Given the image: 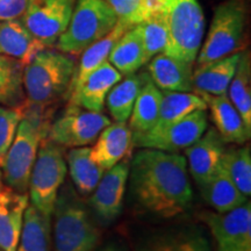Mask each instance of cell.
Masks as SVG:
<instances>
[{
	"instance_id": "obj_1",
	"label": "cell",
	"mask_w": 251,
	"mask_h": 251,
	"mask_svg": "<svg viewBox=\"0 0 251 251\" xmlns=\"http://www.w3.org/2000/svg\"><path fill=\"white\" fill-rule=\"evenodd\" d=\"M131 192L146 211L163 219L183 214L193 199L184 156L140 148L129 169Z\"/></svg>"
},
{
	"instance_id": "obj_2",
	"label": "cell",
	"mask_w": 251,
	"mask_h": 251,
	"mask_svg": "<svg viewBox=\"0 0 251 251\" xmlns=\"http://www.w3.org/2000/svg\"><path fill=\"white\" fill-rule=\"evenodd\" d=\"M76 63L70 55L45 48L24 68V90L28 101L51 106L70 89Z\"/></svg>"
},
{
	"instance_id": "obj_3",
	"label": "cell",
	"mask_w": 251,
	"mask_h": 251,
	"mask_svg": "<svg viewBox=\"0 0 251 251\" xmlns=\"http://www.w3.org/2000/svg\"><path fill=\"white\" fill-rule=\"evenodd\" d=\"M52 216L55 251L96 250L101 233L77 191L70 185L63 187L58 193Z\"/></svg>"
},
{
	"instance_id": "obj_4",
	"label": "cell",
	"mask_w": 251,
	"mask_h": 251,
	"mask_svg": "<svg viewBox=\"0 0 251 251\" xmlns=\"http://www.w3.org/2000/svg\"><path fill=\"white\" fill-rule=\"evenodd\" d=\"M118 20L117 13L106 0H76L67 29L56 42V49L70 56L80 55L107 35Z\"/></svg>"
},
{
	"instance_id": "obj_5",
	"label": "cell",
	"mask_w": 251,
	"mask_h": 251,
	"mask_svg": "<svg viewBox=\"0 0 251 251\" xmlns=\"http://www.w3.org/2000/svg\"><path fill=\"white\" fill-rule=\"evenodd\" d=\"M164 13L168 41L163 52L193 65L205 31L201 6L198 0H166Z\"/></svg>"
},
{
	"instance_id": "obj_6",
	"label": "cell",
	"mask_w": 251,
	"mask_h": 251,
	"mask_svg": "<svg viewBox=\"0 0 251 251\" xmlns=\"http://www.w3.org/2000/svg\"><path fill=\"white\" fill-rule=\"evenodd\" d=\"M68 174L67 161L62 147L46 139L41 143L28 184V198L47 218L51 219L55 203Z\"/></svg>"
},
{
	"instance_id": "obj_7",
	"label": "cell",
	"mask_w": 251,
	"mask_h": 251,
	"mask_svg": "<svg viewBox=\"0 0 251 251\" xmlns=\"http://www.w3.org/2000/svg\"><path fill=\"white\" fill-rule=\"evenodd\" d=\"M246 26V7L241 0H227L216 7L208 34L198 52L197 68L237 51Z\"/></svg>"
},
{
	"instance_id": "obj_8",
	"label": "cell",
	"mask_w": 251,
	"mask_h": 251,
	"mask_svg": "<svg viewBox=\"0 0 251 251\" xmlns=\"http://www.w3.org/2000/svg\"><path fill=\"white\" fill-rule=\"evenodd\" d=\"M48 133L39 126L21 118L17 134L0 168L4 184L20 193H27L29 177L37 151Z\"/></svg>"
},
{
	"instance_id": "obj_9",
	"label": "cell",
	"mask_w": 251,
	"mask_h": 251,
	"mask_svg": "<svg viewBox=\"0 0 251 251\" xmlns=\"http://www.w3.org/2000/svg\"><path fill=\"white\" fill-rule=\"evenodd\" d=\"M111 124L102 113L87 111L69 103L54 121H51L48 139L62 148H79L96 142L103 128Z\"/></svg>"
},
{
	"instance_id": "obj_10",
	"label": "cell",
	"mask_w": 251,
	"mask_h": 251,
	"mask_svg": "<svg viewBox=\"0 0 251 251\" xmlns=\"http://www.w3.org/2000/svg\"><path fill=\"white\" fill-rule=\"evenodd\" d=\"M207 128V109H198L156 133H133V147L178 152L192 146L202 136Z\"/></svg>"
},
{
	"instance_id": "obj_11",
	"label": "cell",
	"mask_w": 251,
	"mask_h": 251,
	"mask_svg": "<svg viewBox=\"0 0 251 251\" xmlns=\"http://www.w3.org/2000/svg\"><path fill=\"white\" fill-rule=\"evenodd\" d=\"M76 0H29L20 18L28 31L46 48L55 46L67 29Z\"/></svg>"
},
{
	"instance_id": "obj_12",
	"label": "cell",
	"mask_w": 251,
	"mask_h": 251,
	"mask_svg": "<svg viewBox=\"0 0 251 251\" xmlns=\"http://www.w3.org/2000/svg\"><path fill=\"white\" fill-rule=\"evenodd\" d=\"M200 220L211 230L215 251H251V205L248 200L242 206L227 213L206 211Z\"/></svg>"
},
{
	"instance_id": "obj_13",
	"label": "cell",
	"mask_w": 251,
	"mask_h": 251,
	"mask_svg": "<svg viewBox=\"0 0 251 251\" xmlns=\"http://www.w3.org/2000/svg\"><path fill=\"white\" fill-rule=\"evenodd\" d=\"M129 169L130 162L122 159L105 171L97 187L91 193L90 205L103 224H111L121 214Z\"/></svg>"
},
{
	"instance_id": "obj_14",
	"label": "cell",
	"mask_w": 251,
	"mask_h": 251,
	"mask_svg": "<svg viewBox=\"0 0 251 251\" xmlns=\"http://www.w3.org/2000/svg\"><path fill=\"white\" fill-rule=\"evenodd\" d=\"M225 151L226 143L214 127L207 128L199 140L185 149L188 170L198 186L215 174L221 165Z\"/></svg>"
},
{
	"instance_id": "obj_15",
	"label": "cell",
	"mask_w": 251,
	"mask_h": 251,
	"mask_svg": "<svg viewBox=\"0 0 251 251\" xmlns=\"http://www.w3.org/2000/svg\"><path fill=\"white\" fill-rule=\"evenodd\" d=\"M198 94L206 102L207 108L211 113L214 128L225 143L243 146L250 140L251 131L247 129L240 113L234 107L227 94L222 96H212L207 93Z\"/></svg>"
},
{
	"instance_id": "obj_16",
	"label": "cell",
	"mask_w": 251,
	"mask_h": 251,
	"mask_svg": "<svg viewBox=\"0 0 251 251\" xmlns=\"http://www.w3.org/2000/svg\"><path fill=\"white\" fill-rule=\"evenodd\" d=\"M133 148V131L126 122H114L103 128L97 137L91 157L100 168L109 170L129 153Z\"/></svg>"
},
{
	"instance_id": "obj_17",
	"label": "cell",
	"mask_w": 251,
	"mask_h": 251,
	"mask_svg": "<svg viewBox=\"0 0 251 251\" xmlns=\"http://www.w3.org/2000/svg\"><path fill=\"white\" fill-rule=\"evenodd\" d=\"M121 79L120 72L108 61L105 62L83 81L76 92L69 96V103L87 111L101 113L109 91Z\"/></svg>"
},
{
	"instance_id": "obj_18",
	"label": "cell",
	"mask_w": 251,
	"mask_h": 251,
	"mask_svg": "<svg viewBox=\"0 0 251 251\" xmlns=\"http://www.w3.org/2000/svg\"><path fill=\"white\" fill-rule=\"evenodd\" d=\"M29 198L4 186L0 192V251H17Z\"/></svg>"
},
{
	"instance_id": "obj_19",
	"label": "cell",
	"mask_w": 251,
	"mask_h": 251,
	"mask_svg": "<svg viewBox=\"0 0 251 251\" xmlns=\"http://www.w3.org/2000/svg\"><path fill=\"white\" fill-rule=\"evenodd\" d=\"M148 76L161 91H193V65L171 57L164 52L150 59Z\"/></svg>"
},
{
	"instance_id": "obj_20",
	"label": "cell",
	"mask_w": 251,
	"mask_h": 251,
	"mask_svg": "<svg viewBox=\"0 0 251 251\" xmlns=\"http://www.w3.org/2000/svg\"><path fill=\"white\" fill-rule=\"evenodd\" d=\"M241 55L242 52L236 51L202 67H198L193 71L194 92L212 96L227 94L230 81L236 72Z\"/></svg>"
},
{
	"instance_id": "obj_21",
	"label": "cell",
	"mask_w": 251,
	"mask_h": 251,
	"mask_svg": "<svg viewBox=\"0 0 251 251\" xmlns=\"http://www.w3.org/2000/svg\"><path fill=\"white\" fill-rule=\"evenodd\" d=\"M130 27L131 26L124 23V21L118 20L117 25H115L114 28L109 31L107 35L103 36L102 39L97 41V42H94L93 45H91L89 48H86L81 52L79 65L76 68L70 89H69V96L76 92L81 84H83V81L94 70H97L100 65L108 61L113 47Z\"/></svg>"
},
{
	"instance_id": "obj_22",
	"label": "cell",
	"mask_w": 251,
	"mask_h": 251,
	"mask_svg": "<svg viewBox=\"0 0 251 251\" xmlns=\"http://www.w3.org/2000/svg\"><path fill=\"white\" fill-rule=\"evenodd\" d=\"M45 48L28 31L20 19L0 21V55L15 58L26 65Z\"/></svg>"
},
{
	"instance_id": "obj_23",
	"label": "cell",
	"mask_w": 251,
	"mask_h": 251,
	"mask_svg": "<svg viewBox=\"0 0 251 251\" xmlns=\"http://www.w3.org/2000/svg\"><path fill=\"white\" fill-rule=\"evenodd\" d=\"M199 188L203 199L216 213L230 212L249 200L236 187L222 164Z\"/></svg>"
},
{
	"instance_id": "obj_24",
	"label": "cell",
	"mask_w": 251,
	"mask_h": 251,
	"mask_svg": "<svg viewBox=\"0 0 251 251\" xmlns=\"http://www.w3.org/2000/svg\"><path fill=\"white\" fill-rule=\"evenodd\" d=\"M162 97V91L152 83L148 74H142V86L135 100L128 125L134 134L146 133L156 125Z\"/></svg>"
},
{
	"instance_id": "obj_25",
	"label": "cell",
	"mask_w": 251,
	"mask_h": 251,
	"mask_svg": "<svg viewBox=\"0 0 251 251\" xmlns=\"http://www.w3.org/2000/svg\"><path fill=\"white\" fill-rule=\"evenodd\" d=\"M108 62L122 76L135 74L146 63H148L139 25L130 27L117 41L109 54Z\"/></svg>"
},
{
	"instance_id": "obj_26",
	"label": "cell",
	"mask_w": 251,
	"mask_h": 251,
	"mask_svg": "<svg viewBox=\"0 0 251 251\" xmlns=\"http://www.w3.org/2000/svg\"><path fill=\"white\" fill-rule=\"evenodd\" d=\"M68 171L76 191L81 196H89L101 179L105 170L93 161L90 148H72L67 155Z\"/></svg>"
},
{
	"instance_id": "obj_27",
	"label": "cell",
	"mask_w": 251,
	"mask_h": 251,
	"mask_svg": "<svg viewBox=\"0 0 251 251\" xmlns=\"http://www.w3.org/2000/svg\"><path fill=\"white\" fill-rule=\"evenodd\" d=\"M162 102L159 109L158 120L150 129L151 133H156L164 129L165 127L180 120L198 109H207L206 102L199 94L196 92H172V91H162ZM147 133V131H146Z\"/></svg>"
},
{
	"instance_id": "obj_28",
	"label": "cell",
	"mask_w": 251,
	"mask_h": 251,
	"mask_svg": "<svg viewBox=\"0 0 251 251\" xmlns=\"http://www.w3.org/2000/svg\"><path fill=\"white\" fill-rule=\"evenodd\" d=\"M17 251H51V219L28 203Z\"/></svg>"
},
{
	"instance_id": "obj_29",
	"label": "cell",
	"mask_w": 251,
	"mask_h": 251,
	"mask_svg": "<svg viewBox=\"0 0 251 251\" xmlns=\"http://www.w3.org/2000/svg\"><path fill=\"white\" fill-rule=\"evenodd\" d=\"M137 251H212L203 233L196 229L151 237L141 244Z\"/></svg>"
},
{
	"instance_id": "obj_30",
	"label": "cell",
	"mask_w": 251,
	"mask_h": 251,
	"mask_svg": "<svg viewBox=\"0 0 251 251\" xmlns=\"http://www.w3.org/2000/svg\"><path fill=\"white\" fill-rule=\"evenodd\" d=\"M234 107L240 113L247 129L251 131V64L249 51H243L227 92Z\"/></svg>"
},
{
	"instance_id": "obj_31",
	"label": "cell",
	"mask_w": 251,
	"mask_h": 251,
	"mask_svg": "<svg viewBox=\"0 0 251 251\" xmlns=\"http://www.w3.org/2000/svg\"><path fill=\"white\" fill-rule=\"evenodd\" d=\"M142 86V75H128L125 79L115 84L106 97L105 105L115 122L129 120L135 100Z\"/></svg>"
},
{
	"instance_id": "obj_32",
	"label": "cell",
	"mask_w": 251,
	"mask_h": 251,
	"mask_svg": "<svg viewBox=\"0 0 251 251\" xmlns=\"http://www.w3.org/2000/svg\"><path fill=\"white\" fill-rule=\"evenodd\" d=\"M25 65L18 59L0 55V105L18 107L26 100L24 90Z\"/></svg>"
},
{
	"instance_id": "obj_33",
	"label": "cell",
	"mask_w": 251,
	"mask_h": 251,
	"mask_svg": "<svg viewBox=\"0 0 251 251\" xmlns=\"http://www.w3.org/2000/svg\"><path fill=\"white\" fill-rule=\"evenodd\" d=\"M222 166L238 190L247 198L251 194V152L250 146L226 149Z\"/></svg>"
},
{
	"instance_id": "obj_34",
	"label": "cell",
	"mask_w": 251,
	"mask_h": 251,
	"mask_svg": "<svg viewBox=\"0 0 251 251\" xmlns=\"http://www.w3.org/2000/svg\"><path fill=\"white\" fill-rule=\"evenodd\" d=\"M119 20L129 26L139 25L164 7L166 0H106Z\"/></svg>"
},
{
	"instance_id": "obj_35",
	"label": "cell",
	"mask_w": 251,
	"mask_h": 251,
	"mask_svg": "<svg viewBox=\"0 0 251 251\" xmlns=\"http://www.w3.org/2000/svg\"><path fill=\"white\" fill-rule=\"evenodd\" d=\"M139 26L142 34L147 62H149L156 55L164 51L166 41H168V27H166L164 7L139 24Z\"/></svg>"
},
{
	"instance_id": "obj_36",
	"label": "cell",
	"mask_w": 251,
	"mask_h": 251,
	"mask_svg": "<svg viewBox=\"0 0 251 251\" xmlns=\"http://www.w3.org/2000/svg\"><path fill=\"white\" fill-rule=\"evenodd\" d=\"M21 118L23 114H21L20 106L18 107L0 106V166L13 142Z\"/></svg>"
},
{
	"instance_id": "obj_37",
	"label": "cell",
	"mask_w": 251,
	"mask_h": 251,
	"mask_svg": "<svg viewBox=\"0 0 251 251\" xmlns=\"http://www.w3.org/2000/svg\"><path fill=\"white\" fill-rule=\"evenodd\" d=\"M29 0H0V21L17 20L23 17Z\"/></svg>"
},
{
	"instance_id": "obj_38",
	"label": "cell",
	"mask_w": 251,
	"mask_h": 251,
	"mask_svg": "<svg viewBox=\"0 0 251 251\" xmlns=\"http://www.w3.org/2000/svg\"><path fill=\"white\" fill-rule=\"evenodd\" d=\"M101 251H125V250L121 249V248L117 247V246H109L107 248H105V249L101 250Z\"/></svg>"
},
{
	"instance_id": "obj_39",
	"label": "cell",
	"mask_w": 251,
	"mask_h": 251,
	"mask_svg": "<svg viewBox=\"0 0 251 251\" xmlns=\"http://www.w3.org/2000/svg\"><path fill=\"white\" fill-rule=\"evenodd\" d=\"M4 179H2V172H1V168H0V192H1V190L4 188Z\"/></svg>"
}]
</instances>
